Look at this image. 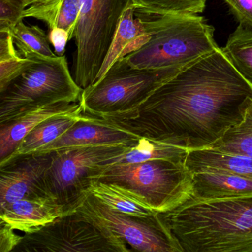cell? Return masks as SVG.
Here are the masks:
<instances>
[{"label": "cell", "mask_w": 252, "mask_h": 252, "mask_svg": "<svg viewBox=\"0 0 252 252\" xmlns=\"http://www.w3.org/2000/svg\"><path fill=\"white\" fill-rule=\"evenodd\" d=\"M252 82L220 47L192 63L129 112L99 117L132 134L187 150L209 148L244 119Z\"/></svg>", "instance_id": "6da1fadb"}, {"label": "cell", "mask_w": 252, "mask_h": 252, "mask_svg": "<svg viewBox=\"0 0 252 252\" xmlns=\"http://www.w3.org/2000/svg\"><path fill=\"white\" fill-rule=\"evenodd\" d=\"M159 214L183 252H252V194L218 200L190 196Z\"/></svg>", "instance_id": "7a4b0ae2"}, {"label": "cell", "mask_w": 252, "mask_h": 252, "mask_svg": "<svg viewBox=\"0 0 252 252\" xmlns=\"http://www.w3.org/2000/svg\"><path fill=\"white\" fill-rule=\"evenodd\" d=\"M218 47L214 28L202 16L156 14L149 39L124 59L140 69L185 68Z\"/></svg>", "instance_id": "3957f363"}, {"label": "cell", "mask_w": 252, "mask_h": 252, "mask_svg": "<svg viewBox=\"0 0 252 252\" xmlns=\"http://www.w3.org/2000/svg\"><path fill=\"white\" fill-rule=\"evenodd\" d=\"M96 182L128 189L158 213L170 211L192 195V176L185 162L171 160L103 166Z\"/></svg>", "instance_id": "277c9868"}, {"label": "cell", "mask_w": 252, "mask_h": 252, "mask_svg": "<svg viewBox=\"0 0 252 252\" xmlns=\"http://www.w3.org/2000/svg\"><path fill=\"white\" fill-rule=\"evenodd\" d=\"M66 56L36 59L0 93V124L32 109L80 101Z\"/></svg>", "instance_id": "5b68a950"}, {"label": "cell", "mask_w": 252, "mask_h": 252, "mask_svg": "<svg viewBox=\"0 0 252 252\" xmlns=\"http://www.w3.org/2000/svg\"><path fill=\"white\" fill-rule=\"evenodd\" d=\"M183 68L140 69L129 65L124 58L119 59L98 81L83 90L79 101L82 112L96 117L129 112Z\"/></svg>", "instance_id": "8992f818"}, {"label": "cell", "mask_w": 252, "mask_h": 252, "mask_svg": "<svg viewBox=\"0 0 252 252\" xmlns=\"http://www.w3.org/2000/svg\"><path fill=\"white\" fill-rule=\"evenodd\" d=\"M130 146H75L51 152L44 178V192L63 212L75 211L91 193L94 179L107 161L122 155Z\"/></svg>", "instance_id": "52a82bcc"}, {"label": "cell", "mask_w": 252, "mask_h": 252, "mask_svg": "<svg viewBox=\"0 0 252 252\" xmlns=\"http://www.w3.org/2000/svg\"><path fill=\"white\" fill-rule=\"evenodd\" d=\"M131 4L132 0H80L72 77L82 90L95 82L121 16Z\"/></svg>", "instance_id": "ba28073f"}, {"label": "cell", "mask_w": 252, "mask_h": 252, "mask_svg": "<svg viewBox=\"0 0 252 252\" xmlns=\"http://www.w3.org/2000/svg\"><path fill=\"white\" fill-rule=\"evenodd\" d=\"M18 246L26 252H131L122 238L78 210L57 217L36 232L25 234Z\"/></svg>", "instance_id": "9c48e42d"}, {"label": "cell", "mask_w": 252, "mask_h": 252, "mask_svg": "<svg viewBox=\"0 0 252 252\" xmlns=\"http://www.w3.org/2000/svg\"><path fill=\"white\" fill-rule=\"evenodd\" d=\"M76 210L104 225L122 238L132 251L183 252L159 213L138 216L120 213L109 208L92 193Z\"/></svg>", "instance_id": "30bf717a"}, {"label": "cell", "mask_w": 252, "mask_h": 252, "mask_svg": "<svg viewBox=\"0 0 252 252\" xmlns=\"http://www.w3.org/2000/svg\"><path fill=\"white\" fill-rule=\"evenodd\" d=\"M51 156V152L12 155L0 161V217L6 207L19 200L45 195L43 178Z\"/></svg>", "instance_id": "8fae6325"}, {"label": "cell", "mask_w": 252, "mask_h": 252, "mask_svg": "<svg viewBox=\"0 0 252 252\" xmlns=\"http://www.w3.org/2000/svg\"><path fill=\"white\" fill-rule=\"evenodd\" d=\"M82 116L69 130L51 143L33 154H45L63 148L75 146H133L140 137L106 123L98 117L81 112Z\"/></svg>", "instance_id": "7c38bea8"}, {"label": "cell", "mask_w": 252, "mask_h": 252, "mask_svg": "<svg viewBox=\"0 0 252 252\" xmlns=\"http://www.w3.org/2000/svg\"><path fill=\"white\" fill-rule=\"evenodd\" d=\"M155 15L140 11L133 4L124 10L113 42L95 82L104 75L114 62L126 57L148 41Z\"/></svg>", "instance_id": "4fadbf2b"}, {"label": "cell", "mask_w": 252, "mask_h": 252, "mask_svg": "<svg viewBox=\"0 0 252 252\" xmlns=\"http://www.w3.org/2000/svg\"><path fill=\"white\" fill-rule=\"evenodd\" d=\"M82 112L80 102L56 104L32 109L0 124V161L13 155L21 142L48 118Z\"/></svg>", "instance_id": "5bb4252c"}, {"label": "cell", "mask_w": 252, "mask_h": 252, "mask_svg": "<svg viewBox=\"0 0 252 252\" xmlns=\"http://www.w3.org/2000/svg\"><path fill=\"white\" fill-rule=\"evenodd\" d=\"M62 216V209L50 197L37 195L10 204L4 209L1 217L14 230L31 234Z\"/></svg>", "instance_id": "9a60e30c"}, {"label": "cell", "mask_w": 252, "mask_h": 252, "mask_svg": "<svg viewBox=\"0 0 252 252\" xmlns=\"http://www.w3.org/2000/svg\"><path fill=\"white\" fill-rule=\"evenodd\" d=\"M192 176V195L200 200H218L252 194V180L231 173L198 171Z\"/></svg>", "instance_id": "2e32d148"}, {"label": "cell", "mask_w": 252, "mask_h": 252, "mask_svg": "<svg viewBox=\"0 0 252 252\" xmlns=\"http://www.w3.org/2000/svg\"><path fill=\"white\" fill-rule=\"evenodd\" d=\"M185 164L189 173L220 172L252 180V158L244 155L204 148L188 151Z\"/></svg>", "instance_id": "e0dca14e"}, {"label": "cell", "mask_w": 252, "mask_h": 252, "mask_svg": "<svg viewBox=\"0 0 252 252\" xmlns=\"http://www.w3.org/2000/svg\"><path fill=\"white\" fill-rule=\"evenodd\" d=\"M80 13V0H42L26 7L22 19L34 18L47 24L50 30L62 28L69 39L75 36Z\"/></svg>", "instance_id": "ac0fdd59"}, {"label": "cell", "mask_w": 252, "mask_h": 252, "mask_svg": "<svg viewBox=\"0 0 252 252\" xmlns=\"http://www.w3.org/2000/svg\"><path fill=\"white\" fill-rule=\"evenodd\" d=\"M91 192L112 210L125 214L148 216L157 213L136 194L114 183L96 182Z\"/></svg>", "instance_id": "d6986e66"}, {"label": "cell", "mask_w": 252, "mask_h": 252, "mask_svg": "<svg viewBox=\"0 0 252 252\" xmlns=\"http://www.w3.org/2000/svg\"><path fill=\"white\" fill-rule=\"evenodd\" d=\"M10 36L20 57L35 60L58 56L50 48L48 35L39 26L26 25L21 19L10 25Z\"/></svg>", "instance_id": "ffe728a7"}, {"label": "cell", "mask_w": 252, "mask_h": 252, "mask_svg": "<svg viewBox=\"0 0 252 252\" xmlns=\"http://www.w3.org/2000/svg\"><path fill=\"white\" fill-rule=\"evenodd\" d=\"M81 112L59 115L43 121L24 139L13 155L35 153L38 149L51 143L69 130L81 118Z\"/></svg>", "instance_id": "44dd1931"}, {"label": "cell", "mask_w": 252, "mask_h": 252, "mask_svg": "<svg viewBox=\"0 0 252 252\" xmlns=\"http://www.w3.org/2000/svg\"><path fill=\"white\" fill-rule=\"evenodd\" d=\"M188 150L178 146L141 138L133 146H130L122 155L107 161L106 166L115 164H134L154 159L171 160L185 162Z\"/></svg>", "instance_id": "7402d4cb"}, {"label": "cell", "mask_w": 252, "mask_h": 252, "mask_svg": "<svg viewBox=\"0 0 252 252\" xmlns=\"http://www.w3.org/2000/svg\"><path fill=\"white\" fill-rule=\"evenodd\" d=\"M221 49L238 72L252 82V28L240 25Z\"/></svg>", "instance_id": "603a6c76"}, {"label": "cell", "mask_w": 252, "mask_h": 252, "mask_svg": "<svg viewBox=\"0 0 252 252\" xmlns=\"http://www.w3.org/2000/svg\"><path fill=\"white\" fill-rule=\"evenodd\" d=\"M209 148L252 158V102L242 121L227 130Z\"/></svg>", "instance_id": "cb8c5ba5"}, {"label": "cell", "mask_w": 252, "mask_h": 252, "mask_svg": "<svg viewBox=\"0 0 252 252\" xmlns=\"http://www.w3.org/2000/svg\"><path fill=\"white\" fill-rule=\"evenodd\" d=\"M207 0H132L137 10L157 15H195L205 8Z\"/></svg>", "instance_id": "d4e9b609"}, {"label": "cell", "mask_w": 252, "mask_h": 252, "mask_svg": "<svg viewBox=\"0 0 252 252\" xmlns=\"http://www.w3.org/2000/svg\"><path fill=\"white\" fill-rule=\"evenodd\" d=\"M35 60L17 56L7 60L0 61V93L16 77L28 70Z\"/></svg>", "instance_id": "484cf974"}, {"label": "cell", "mask_w": 252, "mask_h": 252, "mask_svg": "<svg viewBox=\"0 0 252 252\" xmlns=\"http://www.w3.org/2000/svg\"><path fill=\"white\" fill-rule=\"evenodd\" d=\"M240 25L252 28V0H224Z\"/></svg>", "instance_id": "4316f807"}, {"label": "cell", "mask_w": 252, "mask_h": 252, "mask_svg": "<svg viewBox=\"0 0 252 252\" xmlns=\"http://www.w3.org/2000/svg\"><path fill=\"white\" fill-rule=\"evenodd\" d=\"M14 229L8 224H0V252L13 251L22 241V237L15 233Z\"/></svg>", "instance_id": "83f0119b"}, {"label": "cell", "mask_w": 252, "mask_h": 252, "mask_svg": "<svg viewBox=\"0 0 252 252\" xmlns=\"http://www.w3.org/2000/svg\"><path fill=\"white\" fill-rule=\"evenodd\" d=\"M24 10L25 8L14 0H0V20L10 21L14 23L22 19Z\"/></svg>", "instance_id": "f1b7e54d"}, {"label": "cell", "mask_w": 252, "mask_h": 252, "mask_svg": "<svg viewBox=\"0 0 252 252\" xmlns=\"http://www.w3.org/2000/svg\"><path fill=\"white\" fill-rule=\"evenodd\" d=\"M50 44L53 46L56 56H64L66 44L69 39L67 31L62 28H55L50 30L48 35Z\"/></svg>", "instance_id": "f546056e"}, {"label": "cell", "mask_w": 252, "mask_h": 252, "mask_svg": "<svg viewBox=\"0 0 252 252\" xmlns=\"http://www.w3.org/2000/svg\"><path fill=\"white\" fill-rule=\"evenodd\" d=\"M17 56L10 34L7 36L0 38V61L7 60Z\"/></svg>", "instance_id": "4dcf8cb0"}, {"label": "cell", "mask_w": 252, "mask_h": 252, "mask_svg": "<svg viewBox=\"0 0 252 252\" xmlns=\"http://www.w3.org/2000/svg\"><path fill=\"white\" fill-rule=\"evenodd\" d=\"M13 22L7 20H0V38L7 36L10 34V25Z\"/></svg>", "instance_id": "1f68e13d"}, {"label": "cell", "mask_w": 252, "mask_h": 252, "mask_svg": "<svg viewBox=\"0 0 252 252\" xmlns=\"http://www.w3.org/2000/svg\"><path fill=\"white\" fill-rule=\"evenodd\" d=\"M14 1L20 4L25 9L26 7L32 5V4L38 2V1H42V0H14Z\"/></svg>", "instance_id": "d6a6232c"}, {"label": "cell", "mask_w": 252, "mask_h": 252, "mask_svg": "<svg viewBox=\"0 0 252 252\" xmlns=\"http://www.w3.org/2000/svg\"><path fill=\"white\" fill-rule=\"evenodd\" d=\"M4 220H3V219L1 218V217H0V224H1V223H4Z\"/></svg>", "instance_id": "836d02e7"}]
</instances>
